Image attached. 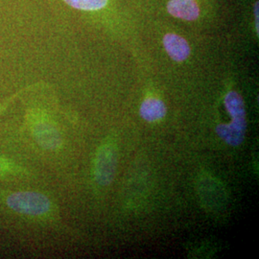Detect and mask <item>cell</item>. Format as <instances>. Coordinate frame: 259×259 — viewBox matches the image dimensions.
Wrapping results in <instances>:
<instances>
[{
	"instance_id": "9",
	"label": "cell",
	"mask_w": 259,
	"mask_h": 259,
	"mask_svg": "<svg viewBox=\"0 0 259 259\" xmlns=\"http://www.w3.org/2000/svg\"><path fill=\"white\" fill-rule=\"evenodd\" d=\"M65 2L75 9L94 11L104 8L108 0H65Z\"/></svg>"
},
{
	"instance_id": "3",
	"label": "cell",
	"mask_w": 259,
	"mask_h": 259,
	"mask_svg": "<svg viewBox=\"0 0 259 259\" xmlns=\"http://www.w3.org/2000/svg\"><path fill=\"white\" fill-rule=\"evenodd\" d=\"M116 153L111 144L101 146L94 160V179L98 185H111L116 170Z\"/></svg>"
},
{
	"instance_id": "7",
	"label": "cell",
	"mask_w": 259,
	"mask_h": 259,
	"mask_svg": "<svg viewBox=\"0 0 259 259\" xmlns=\"http://www.w3.org/2000/svg\"><path fill=\"white\" fill-rule=\"evenodd\" d=\"M166 106L163 101L157 98H147L140 106L139 114L144 120L155 122L160 120L166 115Z\"/></svg>"
},
{
	"instance_id": "4",
	"label": "cell",
	"mask_w": 259,
	"mask_h": 259,
	"mask_svg": "<svg viewBox=\"0 0 259 259\" xmlns=\"http://www.w3.org/2000/svg\"><path fill=\"white\" fill-rule=\"evenodd\" d=\"M247 131L246 117L232 118L230 124H220L216 127V133L229 145L237 147L245 139Z\"/></svg>"
},
{
	"instance_id": "2",
	"label": "cell",
	"mask_w": 259,
	"mask_h": 259,
	"mask_svg": "<svg viewBox=\"0 0 259 259\" xmlns=\"http://www.w3.org/2000/svg\"><path fill=\"white\" fill-rule=\"evenodd\" d=\"M30 126L33 137L42 148L56 150L62 145V137L55 125L40 112L31 114Z\"/></svg>"
},
{
	"instance_id": "11",
	"label": "cell",
	"mask_w": 259,
	"mask_h": 259,
	"mask_svg": "<svg viewBox=\"0 0 259 259\" xmlns=\"http://www.w3.org/2000/svg\"><path fill=\"white\" fill-rule=\"evenodd\" d=\"M259 3L258 1L254 4V18H255V27H256V32L258 34V7Z\"/></svg>"
},
{
	"instance_id": "10",
	"label": "cell",
	"mask_w": 259,
	"mask_h": 259,
	"mask_svg": "<svg viewBox=\"0 0 259 259\" xmlns=\"http://www.w3.org/2000/svg\"><path fill=\"white\" fill-rule=\"evenodd\" d=\"M10 169H11V164L8 162V160L0 157V176L7 173Z\"/></svg>"
},
{
	"instance_id": "8",
	"label": "cell",
	"mask_w": 259,
	"mask_h": 259,
	"mask_svg": "<svg viewBox=\"0 0 259 259\" xmlns=\"http://www.w3.org/2000/svg\"><path fill=\"white\" fill-rule=\"evenodd\" d=\"M225 107L232 118L246 117L245 104L240 94L236 92H230L225 97Z\"/></svg>"
},
{
	"instance_id": "1",
	"label": "cell",
	"mask_w": 259,
	"mask_h": 259,
	"mask_svg": "<svg viewBox=\"0 0 259 259\" xmlns=\"http://www.w3.org/2000/svg\"><path fill=\"white\" fill-rule=\"evenodd\" d=\"M7 204L11 209L20 214L30 216H40L47 214L51 204L49 199L38 192L24 191L10 195Z\"/></svg>"
},
{
	"instance_id": "6",
	"label": "cell",
	"mask_w": 259,
	"mask_h": 259,
	"mask_svg": "<svg viewBox=\"0 0 259 259\" xmlns=\"http://www.w3.org/2000/svg\"><path fill=\"white\" fill-rule=\"evenodd\" d=\"M168 13L178 19L195 20L200 15L196 0H170L167 4Z\"/></svg>"
},
{
	"instance_id": "5",
	"label": "cell",
	"mask_w": 259,
	"mask_h": 259,
	"mask_svg": "<svg viewBox=\"0 0 259 259\" xmlns=\"http://www.w3.org/2000/svg\"><path fill=\"white\" fill-rule=\"evenodd\" d=\"M163 46L170 58L176 62H184L190 55V47L186 39L176 34H166Z\"/></svg>"
}]
</instances>
